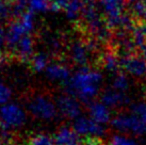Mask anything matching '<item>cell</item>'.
Wrapping results in <instances>:
<instances>
[{"label":"cell","instance_id":"1f68e13d","mask_svg":"<svg viewBox=\"0 0 146 145\" xmlns=\"http://www.w3.org/2000/svg\"><path fill=\"white\" fill-rule=\"evenodd\" d=\"M67 145H80V141H77V142H73V143H69Z\"/></svg>","mask_w":146,"mask_h":145},{"label":"cell","instance_id":"cb8c5ba5","mask_svg":"<svg viewBox=\"0 0 146 145\" xmlns=\"http://www.w3.org/2000/svg\"><path fill=\"white\" fill-rule=\"evenodd\" d=\"M131 112L135 114L138 117H140L146 124V102L140 101L131 106Z\"/></svg>","mask_w":146,"mask_h":145},{"label":"cell","instance_id":"ffe728a7","mask_svg":"<svg viewBox=\"0 0 146 145\" xmlns=\"http://www.w3.org/2000/svg\"><path fill=\"white\" fill-rule=\"evenodd\" d=\"M109 145H137V141L133 138L127 136L126 133L113 134L110 139Z\"/></svg>","mask_w":146,"mask_h":145},{"label":"cell","instance_id":"ba28073f","mask_svg":"<svg viewBox=\"0 0 146 145\" xmlns=\"http://www.w3.org/2000/svg\"><path fill=\"white\" fill-rule=\"evenodd\" d=\"M121 67L134 77L146 76V60L141 55H124L121 58Z\"/></svg>","mask_w":146,"mask_h":145},{"label":"cell","instance_id":"4dcf8cb0","mask_svg":"<svg viewBox=\"0 0 146 145\" xmlns=\"http://www.w3.org/2000/svg\"><path fill=\"white\" fill-rule=\"evenodd\" d=\"M4 62H5V57L2 55V53H0V65L1 64H3Z\"/></svg>","mask_w":146,"mask_h":145},{"label":"cell","instance_id":"277c9868","mask_svg":"<svg viewBox=\"0 0 146 145\" xmlns=\"http://www.w3.org/2000/svg\"><path fill=\"white\" fill-rule=\"evenodd\" d=\"M28 110L34 117L43 121H51L56 118L59 112L57 104L45 95H36L33 97L29 101Z\"/></svg>","mask_w":146,"mask_h":145},{"label":"cell","instance_id":"603a6c76","mask_svg":"<svg viewBox=\"0 0 146 145\" xmlns=\"http://www.w3.org/2000/svg\"><path fill=\"white\" fill-rule=\"evenodd\" d=\"M28 145H56V143L54 140L51 137H49L48 134L38 133L30 139Z\"/></svg>","mask_w":146,"mask_h":145},{"label":"cell","instance_id":"30bf717a","mask_svg":"<svg viewBox=\"0 0 146 145\" xmlns=\"http://www.w3.org/2000/svg\"><path fill=\"white\" fill-rule=\"evenodd\" d=\"M26 34L28 33L25 30L24 26L21 24L19 19H14L10 24L8 31L5 33V44L8 45L9 48L15 50L21 39Z\"/></svg>","mask_w":146,"mask_h":145},{"label":"cell","instance_id":"7a4b0ae2","mask_svg":"<svg viewBox=\"0 0 146 145\" xmlns=\"http://www.w3.org/2000/svg\"><path fill=\"white\" fill-rule=\"evenodd\" d=\"M111 126L122 133H130L133 136L146 134V124L132 112L129 114L122 113L116 115L112 118Z\"/></svg>","mask_w":146,"mask_h":145},{"label":"cell","instance_id":"44dd1931","mask_svg":"<svg viewBox=\"0 0 146 145\" xmlns=\"http://www.w3.org/2000/svg\"><path fill=\"white\" fill-rule=\"evenodd\" d=\"M112 89H115L121 92H126L129 89V80H128L127 76L122 72L117 74L112 81Z\"/></svg>","mask_w":146,"mask_h":145},{"label":"cell","instance_id":"52a82bcc","mask_svg":"<svg viewBox=\"0 0 146 145\" xmlns=\"http://www.w3.org/2000/svg\"><path fill=\"white\" fill-rule=\"evenodd\" d=\"M73 129L79 136L85 137H102L105 134L104 125L95 122L92 117L80 116L77 117L73 124Z\"/></svg>","mask_w":146,"mask_h":145},{"label":"cell","instance_id":"f546056e","mask_svg":"<svg viewBox=\"0 0 146 145\" xmlns=\"http://www.w3.org/2000/svg\"><path fill=\"white\" fill-rule=\"evenodd\" d=\"M140 55H141V56H142L143 58L146 60V43L143 45V46L140 47Z\"/></svg>","mask_w":146,"mask_h":145},{"label":"cell","instance_id":"e0dca14e","mask_svg":"<svg viewBox=\"0 0 146 145\" xmlns=\"http://www.w3.org/2000/svg\"><path fill=\"white\" fill-rule=\"evenodd\" d=\"M102 64L108 72H116L121 66V59L113 53H107L102 57Z\"/></svg>","mask_w":146,"mask_h":145},{"label":"cell","instance_id":"3957f363","mask_svg":"<svg viewBox=\"0 0 146 145\" xmlns=\"http://www.w3.org/2000/svg\"><path fill=\"white\" fill-rule=\"evenodd\" d=\"M27 115L21 106L14 102H7L0 108V123L4 130L21 128L25 125Z\"/></svg>","mask_w":146,"mask_h":145},{"label":"cell","instance_id":"9c48e42d","mask_svg":"<svg viewBox=\"0 0 146 145\" xmlns=\"http://www.w3.org/2000/svg\"><path fill=\"white\" fill-rule=\"evenodd\" d=\"M89 115L94 121L106 125L111 121L110 108L106 106L102 101H91L89 104Z\"/></svg>","mask_w":146,"mask_h":145},{"label":"cell","instance_id":"83f0119b","mask_svg":"<svg viewBox=\"0 0 146 145\" xmlns=\"http://www.w3.org/2000/svg\"><path fill=\"white\" fill-rule=\"evenodd\" d=\"M85 145H102L97 137H88L85 140Z\"/></svg>","mask_w":146,"mask_h":145},{"label":"cell","instance_id":"7402d4cb","mask_svg":"<svg viewBox=\"0 0 146 145\" xmlns=\"http://www.w3.org/2000/svg\"><path fill=\"white\" fill-rule=\"evenodd\" d=\"M32 11H26V12L21 15L18 19H19V21H21V24L24 26L25 30L27 31V33H30L31 31L33 30V28H34V15H33Z\"/></svg>","mask_w":146,"mask_h":145},{"label":"cell","instance_id":"5b68a950","mask_svg":"<svg viewBox=\"0 0 146 145\" xmlns=\"http://www.w3.org/2000/svg\"><path fill=\"white\" fill-rule=\"evenodd\" d=\"M105 13V21L110 30L121 29V21L127 0H99Z\"/></svg>","mask_w":146,"mask_h":145},{"label":"cell","instance_id":"d6986e66","mask_svg":"<svg viewBox=\"0 0 146 145\" xmlns=\"http://www.w3.org/2000/svg\"><path fill=\"white\" fill-rule=\"evenodd\" d=\"M26 2L29 10L32 12H46L51 7L50 0H26Z\"/></svg>","mask_w":146,"mask_h":145},{"label":"cell","instance_id":"484cf974","mask_svg":"<svg viewBox=\"0 0 146 145\" xmlns=\"http://www.w3.org/2000/svg\"><path fill=\"white\" fill-rule=\"evenodd\" d=\"M11 16V1L0 0V19H7Z\"/></svg>","mask_w":146,"mask_h":145},{"label":"cell","instance_id":"9a60e30c","mask_svg":"<svg viewBox=\"0 0 146 145\" xmlns=\"http://www.w3.org/2000/svg\"><path fill=\"white\" fill-rule=\"evenodd\" d=\"M56 145H67L73 142L80 141L79 134L74 129L68 127H62L53 138Z\"/></svg>","mask_w":146,"mask_h":145},{"label":"cell","instance_id":"2e32d148","mask_svg":"<svg viewBox=\"0 0 146 145\" xmlns=\"http://www.w3.org/2000/svg\"><path fill=\"white\" fill-rule=\"evenodd\" d=\"M84 9V3L82 0H69L64 11L68 19L76 20L82 15Z\"/></svg>","mask_w":146,"mask_h":145},{"label":"cell","instance_id":"5bb4252c","mask_svg":"<svg viewBox=\"0 0 146 145\" xmlns=\"http://www.w3.org/2000/svg\"><path fill=\"white\" fill-rule=\"evenodd\" d=\"M33 39L29 34H26L21 39L19 43L17 44L15 51L17 53V56L23 61L30 60L33 56Z\"/></svg>","mask_w":146,"mask_h":145},{"label":"cell","instance_id":"ac0fdd59","mask_svg":"<svg viewBox=\"0 0 146 145\" xmlns=\"http://www.w3.org/2000/svg\"><path fill=\"white\" fill-rule=\"evenodd\" d=\"M31 61V66L35 72H44L46 67L48 66V57L45 53H36L32 56V58L30 59Z\"/></svg>","mask_w":146,"mask_h":145},{"label":"cell","instance_id":"4fadbf2b","mask_svg":"<svg viewBox=\"0 0 146 145\" xmlns=\"http://www.w3.org/2000/svg\"><path fill=\"white\" fill-rule=\"evenodd\" d=\"M90 49L86 43L76 41L70 46V58L77 65L85 66L89 62Z\"/></svg>","mask_w":146,"mask_h":145},{"label":"cell","instance_id":"4316f807","mask_svg":"<svg viewBox=\"0 0 146 145\" xmlns=\"http://www.w3.org/2000/svg\"><path fill=\"white\" fill-rule=\"evenodd\" d=\"M50 1H51L50 10H52L54 12H58V11L64 10L69 0H50Z\"/></svg>","mask_w":146,"mask_h":145},{"label":"cell","instance_id":"7c38bea8","mask_svg":"<svg viewBox=\"0 0 146 145\" xmlns=\"http://www.w3.org/2000/svg\"><path fill=\"white\" fill-rule=\"evenodd\" d=\"M102 101L110 109L118 108L129 102V98L125 94V92H121L115 89L107 90L102 93Z\"/></svg>","mask_w":146,"mask_h":145},{"label":"cell","instance_id":"8992f818","mask_svg":"<svg viewBox=\"0 0 146 145\" xmlns=\"http://www.w3.org/2000/svg\"><path fill=\"white\" fill-rule=\"evenodd\" d=\"M56 104L58 107V111L66 118L76 120L81 115L82 107L80 105V100L77 97L73 96L68 93L60 95L57 98Z\"/></svg>","mask_w":146,"mask_h":145},{"label":"cell","instance_id":"8fae6325","mask_svg":"<svg viewBox=\"0 0 146 145\" xmlns=\"http://www.w3.org/2000/svg\"><path fill=\"white\" fill-rule=\"evenodd\" d=\"M45 74L49 80L59 81V82H66L70 78V72L66 65L62 63H49L45 69Z\"/></svg>","mask_w":146,"mask_h":145},{"label":"cell","instance_id":"6da1fadb","mask_svg":"<svg viewBox=\"0 0 146 145\" xmlns=\"http://www.w3.org/2000/svg\"><path fill=\"white\" fill-rule=\"evenodd\" d=\"M102 82V75L100 72L82 66L65 82L66 93L77 97L81 102L90 104L98 95Z\"/></svg>","mask_w":146,"mask_h":145},{"label":"cell","instance_id":"d6a6232c","mask_svg":"<svg viewBox=\"0 0 146 145\" xmlns=\"http://www.w3.org/2000/svg\"><path fill=\"white\" fill-rule=\"evenodd\" d=\"M0 128H1V129H2V127H1V123H0Z\"/></svg>","mask_w":146,"mask_h":145},{"label":"cell","instance_id":"d4e9b609","mask_svg":"<svg viewBox=\"0 0 146 145\" xmlns=\"http://www.w3.org/2000/svg\"><path fill=\"white\" fill-rule=\"evenodd\" d=\"M12 97V91L8 85L0 80V105H4L10 101Z\"/></svg>","mask_w":146,"mask_h":145},{"label":"cell","instance_id":"f1b7e54d","mask_svg":"<svg viewBox=\"0 0 146 145\" xmlns=\"http://www.w3.org/2000/svg\"><path fill=\"white\" fill-rule=\"evenodd\" d=\"M4 43H5V32H4L3 28L0 25V48L3 46Z\"/></svg>","mask_w":146,"mask_h":145}]
</instances>
